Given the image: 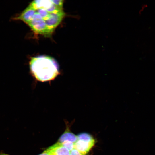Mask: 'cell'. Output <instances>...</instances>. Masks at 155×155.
<instances>
[{"instance_id":"cell-1","label":"cell","mask_w":155,"mask_h":155,"mask_svg":"<svg viewBox=\"0 0 155 155\" xmlns=\"http://www.w3.org/2000/svg\"><path fill=\"white\" fill-rule=\"evenodd\" d=\"M63 0H36L14 18L26 24L35 33L50 36L65 16Z\"/></svg>"},{"instance_id":"cell-2","label":"cell","mask_w":155,"mask_h":155,"mask_svg":"<svg viewBox=\"0 0 155 155\" xmlns=\"http://www.w3.org/2000/svg\"><path fill=\"white\" fill-rule=\"evenodd\" d=\"M31 71L38 80L44 82L55 78L59 73L58 65L53 58L40 55L31 58L30 62Z\"/></svg>"},{"instance_id":"cell-3","label":"cell","mask_w":155,"mask_h":155,"mask_svg":"<svg viewBox=\"0 0 155 155\" xmlns=\"http://www.w3.org/2000/svg\"><path fill=\"white\" fill-rule=\"evenodd\" d=\"M95 142H87L78 140L74 143V148L86 155L94 145Z\"/></svg>"},{"instance_id":"cell-4","label":"cell","mask_w":155,"mask_h":155,"mask_svg":"<svg viewBox=\"0 0 155 155\" xmlns=\"http://www.w3.org/2000/svg\"><path fill=\"white\" fill-rule=\"evenodd\" d=\"M52 155H70V151L66 148L59 145L57 143L47 149Z\"/></svg>"},{"instance_id":"cell-5","label":"cell","mask_w":155,"mask_h":155,"mask_svg":"<svg viewBox=\"0 0 155 155\" xmlns=\"http://www.w3.org/2000/svg\"><path fill=\"white\" fill-rule=\"evenodd\" d=\"M78 140L77 136L69 131H65L60 137L58 143H62L65 142H75Z\"/></svg>"},{"instance_id":"cell-6","label":"cell","mask_w":155,"mask_h":155,"mask_svg":"<svg viewBox=\"0 0 155 155\" xmlns=\"http://www.w3.org/2000/svg\"><path fill=\"white\" fill-rule=\"evenodd\" d=\"M77 136L78 140H80L87 142H95L92 137L90 134L83 133L80 134Z\"/></svg>"},{"instance_id":"cell-7","label":"cell","mask_w":155,"mask_h":155,"mask_svg":"<svg viewBox=\"0 0 155 155\" xmlns=\"http://www.w3.org/2000/svg\"><path fill=\"white\" fill-rule=\"evenodd\" d=\"M60 146H64L67 148L70 151L74 148V143L71 142H65L62 143L57 142Z\"/></svg>"},{"instance_id":"cell-8","label":"cell","mask_w":155,"mask_h":155,"mask_svg":"<svg viewBox=\"0 0 155 155\" xmlns=\"http://www.w3.org/2000/svg\"><path fill=\"white\" fill-rule=\"evenodd\" d=\"M70 152V155H84L75 148Z\"/></svg>"},{"instance_id":"cell-9","label":"cell","mask_w":155,"mask_h":155,"mask_svg":"<svg viewBox=\"0 0 155 155\" xmlns=\"http://www.w3.org/2000/svg\"><path fill=\"white\" fill-rule=\"evenodd\" d=\"M38 155H52V154L50 151L47 149L42 153Z\"/></svg>"},{"instance_id":"cell-10","label":"cell","mask_w":155,"mask_h":155,"mask_svg":"<svg viewBox=\"0 0 155 155\" xmlns=\"http://www.w3.org/2000/svg\"><path fill=\"white\" fill-rule=\"evenodd\" d=\"M0 155H10L9 154H5L1 152L0 153Z\"/></svg>"}]
</instances>
